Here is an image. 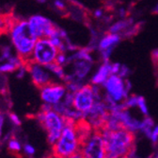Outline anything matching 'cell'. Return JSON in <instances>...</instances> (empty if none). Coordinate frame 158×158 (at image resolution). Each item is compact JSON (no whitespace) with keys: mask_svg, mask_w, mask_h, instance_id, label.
Here are the masks:
<instances>
[{"mask_svg":"<svg viewBox=\"0 0 158 158\" xmlns=\"http://www.w3.org/2000/svg\"><path fill=\"white\" fill-rule=\"evenodd\" d=\"M8 34L15 54L25 63H28L39 38L30 28L27 19H13Z\"/></svg>","mask_w":158,"mask_h":158,"instance_id":"1","label":"cell"},{"mask_svg":"<svg viewBox=\"0 0 158 158\" xmlns=\"http://www.w3.org/2000/svg\"><path fill=\"white\" fill-rule=\"evenodd\" d=\"M74 122L75 120L73 118L64 117V129L62 133L58 140L53 145V155L56 158H66L79 151Z\"/></svg>","mask_w":158,"mask_h":158,"instance_id":"2","label":"cell"},{"mask_svg":"<svg viewBox=\"0 0 158 158\" xmlns=\"http://www.w3.org/2000/svg\"><path fill=\"white\" fill-rule=\"evenodd\" d=\"M39 122L42 124L47 133V140L52 146L60 137L64 129V117L52 109L41 110L37 115Z\"/></svg>","mask_w":158,"mask_h":158,"instance_id":"3","label":"cell"},{"mask_svg":"<svg viewBox=\"0 0 158 158\" xmlns=\"http://www.w3.org/2000/svg\"><path fill=\"white\" fill-rule=\"evenodd\" d=\"M58 53L59 50L49 38H39L33 48L30 61L46 66L56 62Z\"/></svg>","mask_w":158,"mask_h":158,"instance_id":"4","label":"cell"},{"mask_svg":"<svg viewBox=\"0 0 158 158\" xmlns=\"http://www.w3.org/2000/svg\"><path fill=\"white\" fill-rule=\"evenodd\" d=\"M102 86L106 93L105 96L118 103L123 102L129 96L131 83L127 79H123L118 75H110Z\"/></svg>","mask_w":158,"mask_h":158,"instance_id":"5","label":"cell"},{"mask_svg":"<svg viewBox=\"0 0 158 158\" xmlns=\"http://www.w3.org/2000/svg\"><path fill=\"white\" fill-rule=\"evenodd\" d=\"M101 95V90L98 85H92L90 84H85L80 90L74 93L73 108L82 114L89 112L93 106L98 96Z\"/></svg>","mask_w":158,"mask_h":158,"instance_id":"6","label":"cell"},{"mask_svg":"<svg viewBox=\"0 0 158 158\" xmlns=\"http://www.w3.org/2000/svg\"><path fill=\"white\" fill-rule=\"evenodd\" d=\"M79 151H81L84 158H106V150L103 133L93 129L91 135L80 147Z\"/></svg>","mask_w":158,"mask_h":158,"instance_id":"7","label":"cell"},{"mask_svg":"<svg viewBox=\"0 0 158 158\" xmlns=\"http://www.w3.org/2000/svg\"><path fill=\"white\" fill-rule=\"evenodd\" d=\"M27 21L38 38H50L57 28L54 21L43 14H33Z\"/></svg>","mask_w":158,"mask_h":158,"instance_id":"8","label":"cell"},{"mask_svg":"<svg viewBox=\"0 0 158 158\" xmlns=\"http://www.w3.org/2000/svg\"><path fill=\"white\" fill-rule=\"evenodd\" d=\"M40 91H41V97L43 102L53 106L63 100L64 96L67 93V88L63 84L51 82L50 84L42 87Z\"/></svg>","mask_w":158,"mask_h":158,"instance_id":"9","label":"cell"},{"mask_svg":"<svg viewBox=\"0 0 158 158\" xmlns=\"http://www.w3.org/2000/svg\"><path fill=\"white\" fill-rule=\"evenodd\" d=\"M27 65L31 81L38 88L41 89L42 87L53 82V76L45 66L31 61L27 63Z\"/></svg>","mask_w":158,"mask_h":158,"instance_id":"10","label":"cell"},{"mask_svg":"<svg viewBox=\"0 0 158 158\" xmlns=\"http://www.w3.org/2000/svg\"><path fill=\"white\" fill-rule=\"evenodd\" d=\"M95 60H89V59H75L72 61L65 68H69L67 73L72 75L73 78L85 82L88 76L91 73Z\"/></svg>","mask_w":158,"mask_h":158,"instance_id":"11","label":"cell"},{"mask_svg":"<svg viewBox=\"0 0 158 158\" xmlns=\"http://www.w3.org/2000/svg\"><path fill=\"white\" fill-rule=\"evenodd\" d=\"M111 61L106 62H101V64L98 65L94 73L92 74L89 83L92 85H98L102 86L107 79L109 78L111 73Z\"/></svg>","mask_w":158,"mask_h":158,"instance_id":"12","label":"cell"},{"mask_svg":"<svg viewBox=\"0 0 158 158\" xmlns=\"http://www.w3.org/2000/svg\"><path fill=\"white\" fill-rule=\"evenodd\" d=\"M122 37L118 34H113L106 32L101 36L99 39L98 46H97V51H104V50H115V48L118 47V45L121 43Z\"/></svg>","mask_w":158,"mask_h":158,"instance_id":"13","label":"cell"},{"mask_svg":"<svg viewBox=\"0 0 158 158\" xmlns=\"http://www.w3.org/2000/svg\"><path fill=\"white\" fill-rule=\"evenodd\" d=\"M135 22L134 19L131 17H125V18H120L118 20L112 22L107 29V32L118 34L121 37L135 24Z\"/></svg>","mask_w":158,"mask_h":158,"instance_id":"14","label":"cell"},{"mask_svg":"<svg viewBox=\"0 0 158 158\" xmlns=\"http://www.w3.org/2000/svg\"><path fill=\"white\" fill-rule=\"evenodd\" d=\"M25 62L20 58L18 55H12L9 60L3 61L0 63V73L1 74H8L12 73L17 70L18 67L23 65Z\"/></svg>","mask_w":158,"mask_h":158,"instance_id":"15","label":"cell"},{"mask_svg":"<svg viewBox=\"0 0 158 158\" xmlns=\"http://www.w3.org/2000/svg\"><path fill=\"white\" fill-rule=\"evenodd\" d=\"M47 68V70L52 74V76H55L56 78L59 79V80H64V78L66 76V68L62 65H57L56 62L53 64H50L48 65L45 66Z\"/></svg>","mask_w":158,"mask_h":158,"instance_id":"16","label":"cell"},{"mask_svg":"<svg viewBox=\"0 0 158 158\" xmlns=\"http://www.w3.org/2000/svg\"><path fill=\"white\" fill-rule=\"evenodd\" d=\"M12 49L13 48L10 46H3L1 47V50H0V61H1V62L7 61L12 55H14ZM1 62H0V63H1Z\"/></svg>","mask_w":158,"mask_h":158,"instance_id":"17","label":"cell"},{"mask_svg":"<svg viewBox=\"0 0 158 158\" xmlns=\"http://www.w3.org/2000/svg\"><path fill=\"white\" fill-rule=\"evenodd\" d=\"M56 63L59 65H62V66L66 67L68 65V53L59 52L56 59Z\"/></svg>","mask_w":158,"mask_h":158,"instance_id":"18","label":"cell"},{"mask_svg":"<svg viewBox=\"0 0 158 158\" xmlns=\"http://www.w3.org/2000/svg\"><path fill=\"white\" fill-rule=\"evenodd\" d=\"M53 5H54V9L57 10L58 11H67L65 0H53Z\"/></svg>","mask_w":158,"mask_h":158,"instance_id":"19","label":"cell"},{"mask_svg":"<svg viewBox=\"0 0 158 158\" xmlns=\"http://www.w3.org/2000/svg\"><path fill=\"white\" fill-rule=\"evenodd\" d=\"M15 72H16V78H18V79H23L26 74H28V69H27V63H25L23 65L18 67Z\"/></svg>","mask_w":158,"mask_h":158,"instance_id":"20","label":"cell"},{"mask_svg":"<svg viewBox=\"0 0 158 158\" xmlns=\"http://www.w3.org/2000/svg\"><path fill=\"white\" fill-rule=\"evenodd\" d=\"M9 149L12 151H21V144L15 138H11L9 141Z\"/></svg>","mask_w":158,"mask_h":158,"instance_id":"21","label":"cell"},{"mask_svg":"<svg viewBox=\"0 0 158 158\" xmlns=\"http://www.w3.org/2000/svg\"><path fill=\"white\" fill-rule=\"evenodd\" d=\"M137 107H139L140 111L143 113V115H148V109H147V105H146V102L145 98L143 97L138 96V100H137Z\"/></svg>","mask_w":158,"mask_h":158,"instance_id":"22","label":"cell"},{"mask_svg":"<svg viewBox=\"0 0 158 158\" xmlns=\"http://www.w3.org/2000/svg\"><path fill=\"white\" fill-rule=\"evenodd\" d=\"M129 74H130V68L127 65L122 64L120 71H118V76H120L123 79H127Z\"/></svg>","mask_w":158,"mask_h":158,"instance_id":"23","label":"cell"},{"mask_svg":"<svg viewBox=\"0 0 158 158\" xmlns=\"http://www.w3.org/2000/svg\"><path fill=\"white\" fill-rule=\"evenodd\" d=\"M93 16L96 19H104L106 17L105 15V11L103 9H96L93 11Z\"/></svg>","mask_w":158,"mask_h":158,"instance_id":"24","label":"cell"},{"mask_svg":"<svg viewBox=\"0 0 158 158\" xmlns=\"http://www.w3.org/2000/svg\"><path fill=\"white\" fill-rule=\"evenodd\" d=\"M24 151L27 155H33L35 153V149L30 144H27V145L24 146Z\"/></svg>","mask_w":158,"mask_h":158,"instance_id":"25","label":"cell"},{"mask_svg":"<svg viewBox=\"0 0 158 158\" xmlns=\"http://www.w3.org/2000/svg\"><path fill=\"white\" fill-rule=\"evenodd\" d=\"M10 120L15 125H20V124H21V120H20L19 116H18L16 114H13V113L10 114Z\"/></svg>","mask_w":158,"mask_h":158,"instance_id":"26","label":"cell"},{"mask_svg":"<svg viewBox=\"0 0 158 158\" xmlns=\"http://www.w3.org/2000/svg\"><path fill=\"white\" fill-rule=\"evenodd\" d=\"M152 59L153 63L158 65V47L152 51Z\"/></svg>","mask_w":158,"mask_h":158,"instance_id":"27","label":"cell"},{"mask_svg":"<svg viewBox=\"0 0 158 158\" xmlns=\"http://www.w3.org/2000/svg\"><path fill=\"white\" fill-rule=\"evenodd\" d=\"M151 138H152V140L153 142H156V140L158 139V126L153 130V132H152V136H151Z\"/></svg>","mask_w":158,"mask_h":158,"instance_id":"28","label":"cell"},{"mask_svg":"<svg viewBox=\"0 0 158 158\" xmlns=\"http://www.w3.org/2000/svg\"><path fill=\"white\" fill-rule=\"evenodd\" d=\"M66 158H84V157H83L81 151H76L75 153H73V154H72V155H70V156H68V157H66Z\"/></svg>","mask_w":158,"mask_h":158,"instance_id":"29","label":"cell"},{"mask_svg":"<svg viewBox=\"0 0 158 158\" xmlns=\"http://www.w3.org/2000/svg\"><path fill=\"white\" fill-rule=\"evenodd\" d=\"M4 115H0V136H1V131H2V127H3V124H4Z\"/></svg>","mask_w":158,"mask_h":158,"instance_id":"30","label":"cell"},{"mask_svg":"<svg viewBox=\"0 0 158 158\" xmlns=\"http://www.w3.org/2000/svg\"><path fill=\"white\" fill-rule=\"evenodd\" d=\"M153 12L155 13V14H157L158 15V2L155 4V6L153 7Z\"/></svg>","mask_w":158,"mask_h":158,"instance_id":"31","label":"cell"},{"mask_svg":"<svg viewBox=\"0 0 158 158\" xmlns=\"http://www.w3.org/2000/svg\"><path fill=\"white\" fill-rule=\"evenodd\" d=\"M36 1H37L38 3H40V4H44V3L47 2V0H36Z\"/></svg>","mask_w":158,"mask_h":158,"instance_id":"32","label":"cell"},{"mask_svg":"<svg viewBox=\"0 0 158 158\" xmlns=\"http://www.w3.org/2000/svg\"><path fill=\"white\" fill-rule=\"evenodd\" d=\"M155 158H158V155H157V156H156V157H155Z\"/></svg>","mask_w":158,"mask_h":158,"instance_id":"33","label":"cell"},{"mask_svg":"<svg viewBox=\"0 0 158 158\" xmlns=\"http://www.w3.org/2000/svg\"><path fill=\"white\" fill-rule=\"evenodd\" d=\"M149 158H151V157H149Z\"/></svg>","mask_w":158,"mask_h":158,"instance_id":"34","label":"cell"},{"mask_svg":"<svg viewBox=\"0 0 158 158\" xmlns=\"http://www.w3.org/2000/svg\"><path fill=\"white\" fill-rule=\"evenodd\" d=\"M0 62H1V61H0Z\"/></svg>","mask_w":158,"mask_h":158,"instance_id":"35","label":"cell"}]
</instances>
